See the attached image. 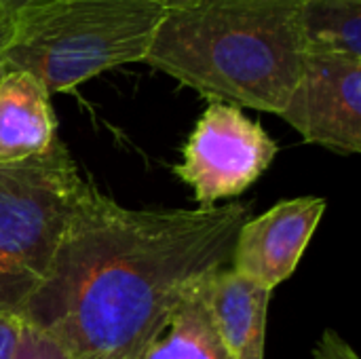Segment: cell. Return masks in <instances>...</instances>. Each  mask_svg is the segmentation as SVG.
Listing matches in <instances>:
<instances>
[{"instance_id":"1","label":"cell","mask_w":361,"mask_h":359,"mask_svg":"<svg viewBox=\"0 0 361 359\" xmlns=\"http://www.w3.org/2000/svg\"><path fill=\"white\" fill-rule=\"evenodd\" d=\"M250 218V203L129 209L91 184L19 317L72 359H135L207 277L231 267Z\"/></svg>"},{"instance_id":"2","label":"cell","mask_w":361,"mask_h":359,"mask_svg":"<svg viewBox=\"0 0 361 359\" xmlns=\"http://www.w3.org/2000/svg\"><path fill=\"white\" fill-rule=\"evenodd\" d=\"M300 0H197L167 11L144 57L209 102L277 114L305 66Z\"/></svg>"},{"instance_id":"3","label":"cell","mask_w":361,"mask_h":359,"mask_svg":"<svg viewBox=\"0 0 361 359\" xmlns=\"http://www.w3.org/2000/svg\"><path fill=\"white\" fill-rule=\"evenodd\" d=\"M165 8L154 0H40L6 21L4 68L27 70L51 95L144 61Z\"/></svg>"},{"instance_id":"4","label":"cell","mask_w":361,"mask_h":359,"mask_svg":"<svg viewBox=\"0 0 361 359\" xmlns=\"http://www.w3.org/2000/svg\"><path fill=\"white\" fill-rule=\"evenodd\" d=\"M89 186L61 140L0 163V313L21 315Z\"/></svg>"},{"instance_id":"5","label":"cell","mask_w":361,"mask_h":359,"mask_svg":"<svg viewBox=\"0 0 361 359\" xmlns=\"http://www.w3.org/2000/svg\"><path fill=\"white\" fill-rule=\"evenodd\" d=\"M275 140L241 108L209 102L186 140L176 176L195 193L199 207L243 195L273 163Z\"/></svg>"},{"instance_id":"6","label":"cell","mask_w":361,"mask_h":359,"mask_svg":"<svg viewBox=\"0 0 361 359\" xmlns=\"http://www.w3.org/2000/svg\"><path fill=\"white\" fill-rule=\"evenodd\" d=\"M279 116L307 144L336 154L361 152V59L307 53L300 78Z\"/></svg>"},{"instance_id":"7","label":"cell","mask_w":361,"mask_h":359,"mask_svg":"<svg viewBox=\"0 0 361 359\" xmlns=\"http://www.w3.org/2000/svg\"><path fill=\"white\" fill-rule=\"evenodd\" d=\"M326 205L319 197H298L250 218L237 233L231 269L273 292L296 271Z\"/></svg>"},{"instance_id":"8","label":"cell","mask_w":361,"mask_h":359,"mask_svg":"<svg viewBox=\"0 0 361 359\" xmlns=\"http://www.w3.org/2000/svg\"><path fill=\"white\" fill-rule=\"evenodd\" d=\"M271 294L231 267L216 271L199 286L212 328L231 359H264Z\"/></svg>"},{"instance_id":"9","label":"cell","mask_w":361,"mask_h":359,"mask_svg":"<svg viewBox=\"0 0 361 359\" xmlns=\"http://www.w3.org/2000/svg\"><path fill=\"white\" fill-rule=\"evenodd\" d=\"M57 116L51 93L27 70L0 74V163L47 152L57 142Z\"/></svg>"},{"instance_id":"10","label":"cell","mask_w":361,"mask_h":359,"mask_svg":"<svg viewBox=\"0 0 361 359\" xmlns=\"http://www.w3.org/2000/svg\"><path fill=\"white\" fill-rule=\"evenodd\" d=\"M135 359H231L212 328L199 288L173 311Z\"/></svg>"},{"instance_id":"11","label":"cell","mask_w":361,"mask_h":359,"mask_svg":"<svg viewBox=\"0 0 361 359\" xmlns=\"http://www.w3.org/2000/svg\"><path fill=\"white\" fill-rule=\"evenodd\" d=\"M307 53H341L361 59V0H300Z\"/></svg>"},{"instance_id":"12","label":"cell","mask_w":361,"mask_h":359,"mask_svg":"<svg viewBox=\"0 0 361 359\" xmlns=\"http://www.w3.org/2000/svg\"><path fill=\"white\" fill-rule=\"evenodd\" d=\"M11 359H72L70 353L47 332L21 322V330Z\"/></svg>"},{"instance_id":"13","label":"cell","mask_w":361,"mask_h":359,"mask_svg":"<svg viewBox=\"0 0 361 359\" xmlns=\"http://www.w3.org/2000/svg\"><path fill=\"white\" fill-rule=\"evenodd\" d=\"M315 359H360L351 345L343 341L334 330H326L319 345L313 351Z\"/></svg>"},{"instance_id":"14","label":"cell","mask_w":361,"mask_h":359,"mask_svg":"<svg viewBox=\"0 0 361 359\" xmlns=\"http://www.w3.org/2000/svg\"><path fill=\"white\" fill-rule=\"evenodd\" d=\"M19 330H21V317L11 313H0V359H11Z\"/></svg>"},{"instance_id":"15","label":"cell","mask_w":361,"mask_h":359,"mask_svg":"<svg viewBox=\"0 0 361 359\" xmlns=\"http://www.w3.org/2000/svg\"><path fill=\"white\" fill-rule=\"evenodd\" d=\"M40 0H0V17L4 21L15 19L17 15H21L23 11H27L30 6L38 4Z\"/></svg>"},{"instance_id":"16","label":"cell","mask_w":361,"mask_h":359,"mask_svg":"<svg viewBox=\"0 0 361 359\" xmlns=\"http://www.w3.org/2000/svg\"><path fill=\"white\" fill-rule=\"evenodd\" d=\"M6 32H8V23L0 17V74L4 70V44H6Z\"/></svg>"},{"instance_id":"17","label":"cell","mask_w":361,"mask_h":359,"mask_svg":"<svg viewBox=\"0 0 361 359\" xmlns=\"http://www.w3.org/2000/svg\"><path fill=\"white\" fill-rule=\"evenodd\" d=\"M159 6H163L165 11H176V8H182V6H188L197 0H154Z\"/></svg>"}]
</instances>
